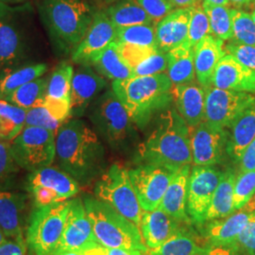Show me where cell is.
I'll return each instance as SVG.
<instances>
[{
    "mask_svg": "<svg viewBox=\"0 0 255 255\" xmlns=\"http://www.w3.org/2000/svg\"><path fill=\"white\" fill-rule=\"evenodd\" d=\"M115 43L117 44L121 58L131 69H133L136 65L141 64L146 58L158 50V48L155 46H138L118 42Z\"/></svg>",
    "mask_w": 255,
    "mask_h": 255,
    "instance_id": "obj_42",
    "label": "cell"
},
{
    "mask_svg": "<svg viewBox=\"0 0 255 255\" xmlns=\"http://www.w3.org/2000/svg\"><path fill=\"white\" fill-rule=\"evenodd\" d=\"M196 78L202 87L212 86L213 77L220 60L225 56L223 41L214 35L203 38L194 47Z\"/></svg>",
    "mask_w": 255,
    "mask_h": 255,
    "instance_id": "obj_25",
    "label": "cell"
},
{
    "mask_svg": "<svg viewBox=\"0 0 255 255\" xmlns=\"http://www.w3.org/2000/svg\"><path fill=\"white\" fill-rule=\"evenodd\" d=\"M255 210V203L251 200L242 209L236 211L227 218L206 222L203 233L210 245L234 243Z\"/></svg>",
    "mask_w": 255,
    "mask_h": 255,
    "instance_id": "obj_22",
    "label": "cell"
},
{
    "mask_svg": "<svg viewBox=\"0 0 255 255\" xmlns=\"http://www.w3.org/2000/svg\"><path fill=\"white\" fill-rule=\"evenodd\" d=\"M212 85L224 90L255 94V71L233 55L225 54L216 68Z\"/></svg>",
    "mask_w": 255,
    "mask_h": 255,
    "instance_id": "obj_20",
    "label": "cell"
},
{
    "mask_svg": "<svg viewBox=\"0 0 255 255\" xmlns=\"http://www.w3.org/2000/svg\"><path fill=\"white\" fill-rule=\"evenodd\" d=\"M255 195V169L239 172L234 188V210L242 209Z\"/></svg>",
    "mask_w": 255,
    "mask_h": 255,
    "instance_id": "obj_41",
    "label": "cell"
},
{
    "mask_svg": "<svg viewBox=\"0 0 255 255\" xmlns=\"http://www.w3.org/2000/svg\"><path fill=\"white\" fill-rule=\"evenodd\" d=\"M252 200H253V201H255V195L254 196V197H253V198H252Z\"/></svg>",
    "mask_w": 255,
    "mask_h": 255,
    "instance_id": "obj_62",
    "label": "cell"
},
{
    "mask_svg": "<svg viewBox=\"0 0 255 255\" xmlns=\"http://www.w3.org/2000/svg\"><path fill=\"white\" fill-rule=\"evenodd\" d=\"M211 34L209 17L203 9L202 4L193 7L188 35L184 42L187 46L195 47L203 38Z\"/></svg>",
    "mask_w": 255,
    "mask_h": 255,
    "instance_id": "obj_40",
    "label": "cell"
},
{
    "mask_svg": "<svg viewBox=\"0 0 255 255\" xmlns=\"http://www.w3.org/2000/svg\"><path fill=\"white\" fill-rule=\"evenodd\" d=\"M141 7L153 21L155 26L158 22L173 11L172 5L167 0H137Z\"/></svg>",
    "mask_w": 255,
    "mask_h": 255,
    "instance_id": "obj_48",
    "label": "cell"
},
{
    "mask_svg": "<svg viewBox=\"0 0 255 255\" xmlns=\"http://www.w3.org/2000/svg\"><path fill=\"white\" fill-rule=\"evenodd\" d=\"M204 249H205V248H204ZM203 253H204V251H203V252H202V253H200V254H198V255H203Z\"/></svg>",
    "mask_w": 255,
    "mask_h": 255,
    "instance_id": "obj_61",
    "label": "cell"
},
{
    "mask_svg": "<svg viewBox=\"0 0 255 255\" xmlns=\"http://www.w3.org/2000/svg\"><path fill=\"white\" fill-rule=\"evenodd\" d=\"M39 104L43 105L49 114L61 123H64L66 119L71 117L70 99H55L46 96Z\"/></svg>",
    "mask_w": 255,
    "mask_h": 255,
    "instance_id": "obj_47",
    "label": "cell"
},
{
    "mask_svg": "<svg viewBox=\"0 0 255 255\" xmlns=\"http://www.w3.org/2000/svg\"><path fill=\"white\" fill-rule=\"evenodd\" d=\"M118 43H127L138 46H156V26L136 25L130 27H117Z\"/></svg>",
    "mask_w": 255,
    "mask_h": 255,
    "instance_id": "obj_38",
    "label": "cell"
},
{
    "mask_svg": "<svg viewBox=\"0 0 255 255\" xmlns=\"http://www.w3.org/2000/svg\"><path fill=\"white\" fill-rule=\"evenodd\" d=\"M202 7L209 17L211 34L222 41L233 38V9L228 6L212 5L205 1Z\"/></svg>",
    "mask_w": 255,
    "mask_h": 255,
    "instance_id": "obj_36",
    "label": "cell"
},
{
    "mask_svg": "<svg viewBox=\"0 0 255 255\" xmlns=\"http://www.w3.org/2000/svg\"><path fill=\"white\" fill-rule=\"evenodd\" d=\"M142 164L180 169L193 163L190 128L177 110L164 111L146 141L138 148Z\"/></svg>",
    "mask_w": 255,
    "mask_h": 255,
    "instance_id": "obj_2",
    "label": "cell"
},
{
    "mask_svg": "<svg viewBox=\"0 0 255 255\" xmlns=\"http://www.w3.org/2000/svg\"><path fill=\"white\" fill-rule=\"evenodd\" d=\"M82 255H143L137 250H127L120 248H107L99 243H94L81 252Z\"/></svg>",
    "mask_w": 255,
    "mask_h": 255,
    "instance_id": "obj_50",
    "label": "cell"
},
{
    "mask_svg": "<svg viewBox=\"0 0 255 255\" xmlns=\"http://www.w3.org/2000/svg\"><path fill=\"white\" fill-rule=\"evenodd\" d=\"M14 160L28 172L51 165L56 157V133L46 128L25 126L10 141Z\"/></svg>",
    "mask_w": 255,
    "mask_h": 255,
    "instance_id": "obj_10",
    "label": "cell"
},
{
    "mask_svg": "<svg viewBox=\"0 0 255 255\" xmlns=\"http://www.w3.org/2000/svg\"></svg>",
    "mask_w": 255,
    "mask_h": 255,
    "instance_id": "obj_63",
    "label": "cell"
},
{
    "mask_svg": "<svg viewBox=\"0 0 255 255\" xmlns=\"http://www.w3.org/2000/svg\"><path fill=\"white\" fill-rule=\"evenodd\" d=\"M58 165L80 184H89L106 170L105 148L83 120L65 121L56 133Z\"/></svg>",
    "mask_w": 255,
    "mask_h": 255,
    "instance_id": "obj_1",
    "label": "cell"
},
{
    "mask_svg": "<svg viewBox=\"0 0 255 255\" xmlns=\"http://www.w3.org/2000/svg\"><path fill=\"white\" fill-rule=\"evenodd\" d=\"M251 1H252V0H229L230 3H232V4L236 5V6H238V7L247 5V4H249Z\"/></svg>",
    "mask_w": 255,
    "mask_h": 255,
    "instance_id": "obj_56",
    "label": "cell"
},
{
    "mask_svg": "<svg viewBox=\"0 0 255 255\" xmlns=\"http://www.w3.org/2000/svg\"><path fill=\"white\" fill-rule=\"evenodd\" d=\"M193 7L174 9L156 25V46L167 53L182 45L188 35Z\"/></svg>",
    "mask_w": 255,
    "mask_h": 255,
    "instance_id": "obj_21",
    "label": "cell"
},
{
    "mask_svg": "<svg viewBox=\"0 0 255 255\" xmlns=\"http://www.w3.org/2000/svg\"><path fill=\"white\" fill-rule=\"evenodd\" d=\"M167 69L166 53L160 50L155 51L141 64L136 65L132 71L134 76H149L156 74L164 73Z\"/></svg>",
    "mask_w": 255,
    "mask_h": 255,
    "instance_id": "obj_45",
    "label": "cell"
},
{
    "mask_svg": "<svg viewBox=\"0 0 255 255\" xmlns=\"http://www.w3.org/2000/svg\"><path fill=\"white\" fill-rule=\"evenodd\" d=\"M27 110L0 100V140L11 141L26 126Z\"/></svg>",
    "mask_w": 255,
    "mask_h": 255,
    "instance_id": "obj_33",
    "label": "cell"
},
{
    "mask_svg": "<svg viewBox=\"0 0 255 255\" xmlns=\"http://www.w3.org/2000/svg\"><path fill=\"white\" fill-rule=\"evenodd\" d=\"M252 16H253V18H254V21H255V10L253 12V14H252Z\"/></svg>",
    "mask_w": 255,
    "mask_h": 255,
    "instance_id": "obj_60",
    "label": "cell"
},
{
    "mask_svg": "<svg viewBox=\"0 0 255 255\" xmlns=\"http://www.w3.org/2000/svg\"><path fill=\"white\" fill-rule=\"evenodd\" d=\"M190 172V164L182 166L177 171L159 205L160 209L181 223L190 221L186 211L187 187Z\"/></svg>",
    "mask_w": 255,
    "mask_h": 255,
    "instance_id": "obj_26",
    "label": "cell"
},
{
    "mask_svg": "<svg viewBox=\"0 0 255 255\" xmlns=\"http://www.w3.org/2000/svg\"><path fill=\"white\" fill-rule=\"evenodd\" d=\"M106 13L116 27L154 25L153 21L137 0H121L110 7Z\"/></svg>",
    "mask_w": 255,
    "mask_h": 255,
    "instance_id": "obj_31",
    "label": "cell"
},
{
    "mask_svg": "<svg viewBox=\"0 0 255 255\" xmlns=\"http://www.w3.org/2000/svg\"><path fill=\"white\" fill-rule=\"evenodd\" d=\"M47 69V64L40 63L21 65L4 74L0 77V100H6L22 85L41 78Z\"/></svg>",
    "mask_w": 255,
    "mask_h": 255,
    "instance_id": "obj_32",
    "label": "cell"
},
{
    "mask_svg": "<svg viewBox=\"0 0 255 255\" xmlns=\"http://www.w3.org/2000/svg\"><path fill=\"white\" fill-rule=\"evenodd\" d=\"M19 167L12 155L10 142L0 141V188L9 183L18 172Z\"/></svg>",
    "mask_w": 255,
    "mask_h": 255,
    "instance_id": "obj_44",
    "label": "cell"
},
{
    "mask_svg": "<svg viewBox=\"0 0 255 255\" xmlns=\"http://www.w3.org/2000/svg\"><path fill=\"white\" fill-rule=\"evenodd\" d=\"M233 42L255 46V23L252 14L233 9Z\"/></svg>",
    "mask_w": 255,
    "mask_h": 255,
    "instance_id": "obj_39",
    "label": "cell"
},
{
    "mask_svg": "<svg viewBox=\"0 0 255 255\" xmlns=\"http://www.w3.org/2000/svg\"><path fill=\"white\" fill-rule=\"evenodd\" d=\"M1 2H3V3H6V4H9V5H11V4H18V3H23V2H25L26 0H0Z\"/></svg>",
    "mask_w": 255,
    "mask_h": 255,
    "instance_id": "obj_58",
    "label": "cell"
},
{
    "mask_svg": "<svg viewBox=\"0 0 255 255\" xmlns=\"http://www.w3.org/2000/svg\"><path fill=\"white\" fill-rule=\"evenodd\" d=\"M205 2L212 4V5H217V6H228L229 0H204Z\"/></svg>",
    "mask_w": 255,
    "mask_h": 255,
    "instance_id": "obj_55",
    "label": "cell"
},
{
    "mask_svg": "<svg viewBox=\"0 0 255 255\" xmlns=\"http://www.w3.org/2000/svg\"><path fill=\"white\" fill-rule=\"evenodd\" d=\"M173 7L174 9L189 8L198 5L200 0H167Z\"/></svg>",
    "mask_w": 255,
    "mask_h": 255,
    "instance_id": "obj_54",
    "label": "cell"
},
{
    "mask_svg": "<svg viewBox=\"0 0 255 255\" xmlns=\"http://www.w3.org/2000/svg\"><path fill=\"white\" fill-rule=\"evenodd\" d=\"M112 90L134 125L140 128L146 126L151 118L174 100L173 84L165 73L114 81Z\"/></svg>",
    "mask_w": 255,
    "mask_h": 255,
    "instance_id": "obj_3",
    "label": "cell"
},
{
    "mask_svg": "<svg viewBox=\"0 0 255 255\" xmlns=\"http://www.w3.org/2000/svg\"><path fill=\"white\" fill-rule=\"evenodd\" d=\"M8 240V238L6 237V236L2 233V231L0 230V246L3 244V243H5L6 241Z\"/></svg>",
    "mask_w": 255,
    "mask_h": 255,
    "instance_id": "obj_59",
    "label": "cell"
},
{
    "mask_svg": "<svg viewBox=\"0 0 255 255\" xmlns=\"http://www.w3.org/2000/svg\"><path fill=\"white\" fill-rule=\"evenodd\" d=\"M204 120L214 127L226 128L247 109L255 104V96L247 92L232 91L217 87L205 88Z\"/></svg>",
    "mask_w": 255,
    "mask_h": 255,
    "instance_id": "obj_12",
    "label": "cell"
},
{
    "mask_svg": "<svg viewBox=\"0 0 255 255\" xmlns=\"http://www.w3.org/2000/svg\"><path fill=\"white\" fill-rule=\"evenodd\" d=\"M222 172L215 165H195L192 168L187 187L186 211L194 224L202 225L206 222V214Z\"/></svg>",
    "mask_w": 255,
    "mask_h": 255,
    "instance_id": "obj_14",
    "label": "cell"
},
{
    "mask_svg": "<svg viewBox=\"0 0 255 255\" xmlns=\"http://www.w3.org/2000/svg\"><path fill=\"white\" fill-rule=\"evenodd\" d=\"M230 128L227 155L238 164L247 146L255 138V104L242 113Z\"/></svg>",
    "mask_w": 255,
    "mask_h": 255,
    "instance_id": "obj_27",
    "label": "cell"
},
{
    "mask_svg": "<svg viewBox=\"0 0 255 255\" xmlns=\"http://www.w3.org/2000/svg\"><path fill=\"white\" fill-rule=\"evenodd\" d=\"M91 64L100 75L113 81L126 80L134 76L132 69L121 58L115 42L106 47Z\"/></svg>",
    "mask_w": 255,
    "mask_h": 255,
    "instance_id": "obj_30",
    "label": "cell"
},
{
    "mask_svg": "<svg viewBox=\"0 0 255 255\" xmlns=\"http://www.w3.org/2000/svg\"><path fill=\"white\" fill-rule=\"evenodd\" d=\"M94 243H98L94 235L90 219L82 199H72L64 223V232L57 252H82Z\"/></svg>",
    "mask_w": 255,
    "mask_h": 255,
    "instance_id": "obj_17",
    "label": "cell"
},
{
    "mask_svg": "<svg viewBox=\"0 0 255 255\" xmlns=\"http://www.w3.org/2000/svg\"><path fill=\"white\" fill-rule=\"evenodd\" d=\"M234 244L245 255H255V210Z\"/></svg>",
    "mask_w": 255,
    "mask_h": 255,
    "instance_id": "obj_46",
    "label": "cell"
},
{
    "mask_svg": "<svg viewBox=\"0 0 255 255\" xmlns=\"http://www.w3.org/2000/svg\"><path fill=\"white\" fill-rule=\"evenodd\" d=\"M0 255H27V244L24 240L9 239L0 246Z\"/></svg>",
    "mask_w": 255,
    "mask_h": 255,
    "instance_id": "obj_51",
    "label": "cell"
},
{
    "mask_svg": "<svg viewBox=\"0 0 255 255\" xmlns=\"http://www.w3.org/2000/svg\"><path fill=\"white\" fill-rule=\"evenodd\" d=\"M229 54L233 55L241 64L255 71V46L230 43L226 46Z\"/></svg>",
    "mask_w": 255,
    "mask_h": 255,
    "instance_id": "obj_49",
    "label": "cell"
},
{
    "mask_svg": "<svg viewBox=\"0 0 255 255\" xmlns=\"http://www.w3.org/2000/svg\"><path fill=\"white\" fill-rule=\"evenodd\" d=\"M94 193L97 199L108 203L140 227L143 210L127 168L119 164H112L96 182Z\"/></svg>",
    "mask_w": 255,
    "mask_h": 255,
    "instance_id": "obj_9",
    "label": "cell"
},
{
    "mask_svg": "<svg viewBox=\"0 0 255 255\" xmlns=\"http://www.w3.org/2000/svg\"><path fill=\"white\" fill-rule=\"evenodd\" d=\"M89 118L114 150L124 151L134 141V123L113 90L103 93L93 102Z\"/></svg>",
    "mask_w": 255,
    "mask_h": 255,
    "instance_id": "obj_7",
    "label": "cell"
},
{
    "mask_svg": "<svg viewBox=\"0 0 255 255\" xmlns=\"http://www.w3.org/2000/svg\"><path fill=\"white\" fill-rule=\"evenodd\" d=\"M203 255H245L234 243L224 245H208L205 247Z\"/></svg>",
    "mask_w": 255,
    "mask_h": 255,
    "instance_id": "obj_52",
    "label": "cell"
},
{
    "mask_svg": "<svg viewBox=\"0 0 255 255\" xmlns=\"http://www.w3.org/2000/svg\"><path fill=\"white\" fill-rule=\"evenodd\" d=\"M38 10L51 44L61 53L73 52L95 15L91 7L82 0H41Z\"/></svg>",
    "mask_w": 255,
    "mask_h": 255,
    "instance_id": "obj_4",
    "label": "cell"
},
{
    "mask_svg": "<svg viewBox=\"0 0 255 255\" xmlns=\"http://www.w3.org/2000/svg\"><path fill=\"white\" fill-rule=\"evenodd\" d=\"M74 69L71 64L61 63L48 79L46 96L55 99H70Z\"/></svg>",
    "mask_w": 255,
    "mask_h": 255,
    "instance_id": "obj_37",
    "label": "cell"
},
{
    "mask_svg": "<svg viewBox=\"0 0 255 255\" xmlns=\"http://www.w3.org/2000/svg\"><path fill=\"white\" fill-rule=\"evenodd\" d=\"M69 202L70 200L35 207L31 212L26 232V244L30 255H52L57 252Z\"/></svg>",
    "mask_w": 255,
    "mask_h": 255,
    "instance_id": "obj_8",
    "label": "cell"
},
{
    "mask_svg": "<svg viewBox=\"0 0 255 255\" xmlns=\"http://www.w3.org/2000/svg\"><path fill=\"white\" fill-rule=\"evenodd\" d=\"M32 45L30 7L0 1V77L26 62Z\"/></svg>",
    "mask_w": 255,
    "mask_h": 255,
    "instance_id": "obj_5",
    "label": "cell"
},
{
    "mask_svg": "<svg viewBox=\"0 0 255 255\" xmlns=\"http://www.w3.org/2000/svg\"><path fill=\"white\" fill-rule=\"evenodd\" d=\"M48 79L38 78L34 81L27 82L12 92L5 101L18 106L20 108L28 110L39 104L46 97Z\"/></svg>",
    "mask_w": 255,
    "mask_h": 255,
    "instance_id": "obj_35",
    "label": "cell"
},
{
    "mask_svg": "<svg viewBox=\"0 0 255 255\" xmlns=\"http://www.w3.org/2000/svg\"><path fill=\"white\" fill-rule=\"evenodd\" d=\"M181 224L158 207L153 211H143L139 228L146 248L154 250L182 228Z\"/></svg>",
    "mask_w": 255,
    "mask_h": 255,
    "instance_id": "obj_24",
    "label": "cell"
},
{
    "mask_svg": "<svg viewBox=\"0 0 255 255\" xmlns=\"http://www.w3.org/2000/svg\"><path fill=\"white\" fill-rule=\"evenodd\" d=\"M190 142L195 165H216L222 162L227 153L228 133L225 128L202 121L192 128Z\"/></svg>",
    "mask_w": 255,
    "mask_h": 255,
    "instance_id": "obj_15",
    "label": "cell"
},
{
    "mask_svg": "<svg viewBox=\"0 0 255 255\" xmlns=\"http://www.w3.org/2000/svg\"><path fill=\"white\" fill-rule=\"evenodd\" d=\"M204 251L188 231L181 228L149 255H196Z\"/></svg>",
    "mask_w": 255,
    "mask_h": 255,
    "instance_id": "obj_34",
    "label": "cell"
},
{
    "mask_svg": "<svg viewBox=\"0 0 255 255\" xmlns=\"http://www.w3.org/2000/svg\"><path fill=\"white\" fill-rule=\"evenodd\" d=\"M178 170L162 165L144 164L128 170L143 211H153L159 207L164 193Z\"/></svg>",
    "mask_w": 255,
    "mask_h": 255,
    "instance_id": "obj_13",
    "label": "cell"
},
{
    "mask_svg": "<svg viewBox=\"0 0 255 255\" xmlns=\"http://www.w3.org/2000/svg\"><path fill=\"white\" fill-rule=\"evenodd\" d=\"M82 255L80 252H74V251H60L56 252L54 255Z\"/></svg>",
    "mask_w": 255,
    "mask_h": 255,
    "instance_id": "obj_57",
    "label": "cell"
},
{
    "mask_svg": "<svg viewBox=\"0 0 255 255\" xmlns=\"http://www.w3.org/2000/svg\"><path fill=\"white\" fill-rule=\"evenodd\" d=\"M83 202L99 244L107 248L148 252L140 229L110 204L96 197H86Z\"/></svg>",
    "mask_w": 255,
    "mask_h": 255,
    "instance_id": "obj_6",
    "label": "cell"
},
{
    "mask_svg": "<svg viewBox=\"0 0 255 255\" xmlns=\"http://www.w3.org/2000/svg\"><path fill=\"white\" fill-rule=\"evenodd\" d=\"M106 86V81L100 74L96 73L89 64H80V67L74 72L71 83V117L83 115L90 103L99 98Z\"/></svg>",
    "mask_w": 255,
    "mask_h": 255,
    "instance_id": "obj_19",
    "label": "cell"
},
{
    "mask_svg": "<svg viewBox=\"0 0 255 255\" xmlns=\"http://www.w3.org/2000/svg\"><path fill=\"white\" fill-rule=\"evenodd\" d=\"M29 217L26 195L0 190V230L7 238L24 240Z\"/></svg>",
    "mask_w": 255,
    "mask_h": 255,
    "instance_id": "obj_18",
    "label": "cell"
},
{
    "mask_svg": "<svg viewBox=\"0 0 255 255\" xmlns=\"http://www.w3.org/2000/svg\"><path fill=\"white\" fill-rule=\"evenodd\" d=\"M238 164L240 172L255 169V138L252 141V143L247 146Z\"/></svg>",
    "mask_w": 255,
    "mask_h": 255,
    "instance_id": "obj_53",
    "label": "cell"
},
{
    "mask_svg": "<svg viewBox=\"0 0 255 255\" xmlns=\"http://www.w3.org/2000/svg\"><path fill=\"white\" fill-rule=\"evenodd\" d=\"M166 59L167 75L173 86L194 82L196 78L194 47L183 43L168 51Z\"/></svg>",
    "mask_w": 255,
    "mask_h": 255,
    "instance_id": "obj_28",
    "label": "cell"
},
{
    "mask_svg": "<svg viewBox=\"0 0 255 255\" xmlns=\"http://www.w3.org/2000/svg\"><path fill=\"white\" fill-rule=\"evenodd\" d=\"M236 179L237 174L233 169L229 168L222 172L220 182L213 195L206 214V222L215 219H224L235 213L234 188Z\"/></svg>",
    "mask_w": 255,
    "mask_h": 255,
    "instance_id": "obj_29",
    "label": "cell"
},
{
    "mask_svg": "<svg viewBox=\"0 0 255 255\" xmlns=\"http://www.w3.org/2000/svg\"><path fill=\"white\" fill-rule=\"evenodd\" d=\"M117 40V27L106 11L95 12L91 26L72 53L74 63L90 64L101 52Z\"/></svg>",
    "mask_w": 255,
    "mask_h": 255,
    "instance_id": "obj_16",
    "label": "cell"
},
{
    "mask_svg": "<svg viewBox=\"0 0 255 255\" xmlns=\"http://www.w3.org/2000/svg\"><path fill=\"white\" fill-rule=\"evenodd\" d=\"M63 124L64 123L56 120L49 114V112L41 104L27 111L26 126L43 128L57 133V131Z\"/></svg>",
    "mask_w": 255,
    "mask_h": 255,
    "instance_id": "obj_43",
    "label": "cell"
},
{
    "mask_svg": "<svg viewBox=\"0 0 255 255\" xmlns=\"http://www.w3.org/2000/svg\"><path fill=\"white\" fill-rule=\"evenodd\" d=\"M173 98L177 111L189 128L198 126L204 120L205 88L201 84L189 82L173 87Z\"/></svg>",
    "mask_w": 255,
    "mask_h": 255,
    "instance_id": "obj_23",
    "label": "cell"
},
{
    "mask_svg": "<svg viewBox=\"0 0 255 255\" xmlns=\"http://www.w3.org/2000/svg\"><path fill=\"white\" fill-rule=\"evenodd\" d=\"M80 183L60 167L46 166L27 176V189L35 207L69 201L80 192Z\"/></svg>",
    "mask_w": 255,
    "mask_h": 255,
    "instance_id": "obj_11",
    "label": "cell"
}]
</instances>
